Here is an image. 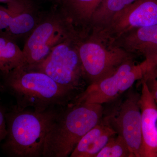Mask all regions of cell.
<instances>
[{"label": "cell", "mask_w": 157, "mask_h": 157, "mask_svg": "<svg viewBox=\"0 0 157 157\" xmlns=\"http://www.w3.org/2000/svg\"><path fill=\"white\" fill-rule=\"evenodd\" d=\"M7 4L12 17L4 33L17 42L26 39L39 24L45 11H42L31 0H12Z\"/></svg>", "instance_id": "cell-11"}, {"label": "cell", "mask_w": 157, "mask_h": 157, "mask_svg": "<svg viewBox=\"0 0 157 157\" xmlns=\"http://www.w3.org/2000/svg\"><path fill=\"white\" fill-rule=\"evenodd\" d=\"M154 66L151 62L145 59L138 64L135 63L134 59L128 60L111 75L90 84L75 101L100 104L111 102L131 88Z\"/></svg>", "instance_id": "cell-7"}, {"label": "cell", "mask_w": 157, "mask_h": 157, "mask_svg": "<svg viewBox=\"0 0 157 157\" xmlns=\"http://www.w3.org/2000/svg\"><path fill=\"white\" fill-rule=\"evenodd\" d=\"M78 48L85 79L89 85L111 75L124 62L135 57L91 33L80 37Z\"/></svg>", "instance_id": "cell-6"}, {"label": "cell", "mask_w": 157, "mask_h": 157, "mask_svg": "<svg viewBox=\"0 0 157 157\" xmlns=\"http://www.w3.org/2000/svg\"><path fill=\"white\" fill-rule=\"evenodd\" d=\"M1 73L2 87L15 98V106L21 109L42 112L65 107L78 95L58 84L45 73L25 65Z\"/></svg>", "instance_id": "cell-1"}, {"label": "cell", "mask_w": 157, "mask_h": 157, "mask_svg": "<svg viewBox=\"0 0 157 157\" xmlns=\"http://www.w3.org/2000/svg\"><path fill=\"white\" fill-rule=\"evenodd\" d=\"M141 82L139 104L141 116V157H157V104L146 84Z\"/></svg>", "instance_id": "cell-12"}, {"label": "cell", "mask_w": 157, "mask_h": 157, "mask_svg": "<svg viewBox=\"0 0 157 157\" xmlns=\"http://www.w3.org/2000/svg\"><path fill=\"white\" fill-rule=\"evenodd\" d=\"M157 24V0H137L116 14L101 29L90 33L108 42L127 31Z\"/></svg>", "instance_id": "cell-9"}, {"label": "cell", "mask_w": 157, "mask_h": 157, "mask_svg": "<svg viewBox=\"0 0 157 157\" xmlns=\"http://www.w3.org/2000/svg\"><path fill=\"white\" fill-rule=\"evenodd\" d=\"M116 135L111 127L101 121L82 137L70 156L96 157L109 139Z\"/></svg>", "instance_id": "cell-14"}, {"label": "cell", "mask_w": 157, "mask_h": 157, "mask_svg": "<svg viewBox=\"0 0 157 157\" xmlns=\"http://www.w3.org/2000/svg\"><path fill=\"white\" fill-rule=\"evenodd\" d=\"M48 1H52V2H54L57 3L58 5H59L61 3L62 0H48Z\"/></svg>", "instance_id": "cell-21"}, {"label": "cell", "mask_w": 157, "mask_h": 157, "mask_svg": "<svg viewBox=\"0 0 157 157\" xmlns=\"http://www.w3.org/2000/svg\"><path fill=\"white\" fill-rule=\"evenodd\" d=\"M140 80L146 84L157 104V64L149 69Z\"/></svg>", "instance_id": "cell-18"}, {"label": "cell", "mask_w": 157, "mask_h": 157, "mask_svg": "<svg viewBox=\"0 0 157 157\" xmlns=\"http://www.w3.org/2000/svg\"><path fill=\"white\" fill-rule=\"evenodd\" d=\"M107 43L157 64V24L130 30Z\"/></svg>", "instance_id": "cell-10"}, {"label": "cell", "mask_w": 157, "mask_h": 157, "mask_svg": "<svg viewBox=\"0 0 157 157\" xmlns=\"http://www.w3.org/2000/svg\"><path fill=\"white\" fill-rule=\"evenodd\" d=\"M96 157H132L125 141L120 135L111 137Z\"/></svg>", "instance_id": "cell-17"}, {"label": "cell", "mask_w": 157, "mask_h": 157, "mask_svg": "<svg viewBox=\"0 0 157 157\" xmlns=\"http://www.w3.org/2000/svg\"><path fill=\"white\" fill-rule=\"evenodd\" d=\"M78 36L58 6L45 11L39 24L25 40L22 51L25 65L41 63L54 47L65 40Z\"/></svg>", "instance_id": "cell-4"}, {"label": "cell", "mask_w": 157, "mask_h": 157, "mask_svg": "<svg viewBox=\"0 0 157 157\" xmlns=\"http://www.w3.org/2000/svg\"><path fill=\"white\" fill-rule=\"evenodd\" d=\"M102 0H62L59 5L64 16L81 38L90 31L93 14Z\"/></svg>", "instance_id": "cell-13"}, {"label": "cell", "mask_w": 157, "mask_h": 157, "mask_svg": "<svg viewBox=\"0 0 157 157\" xmlns=\"http://www.w3.org/2000/svg\"><path fill=\"white\" fill-rule=\"evenodd\" d=\"M12 17V11L9 7L0 6V33L8 28Z\"/></svg>", "instance_id": "cell-19"}, {"label": "cell", "mask_w": 157, "mask_h": 157, "mask_svg": "<svg viewBox=\"0 0 157 157\" xmlns=\"http://www.w3.org/2000/svg\"><path fill=\"white\" fill-rule=\"evenodd\" d=\"M102 104L72 101L59 109L45 137L42 157H67L82 137L100 123Z\"/></svg>", "instance_id": "cell-2"}, {"label": "cell", "mask_w": 157, "mask_h": 157, "mask_svg": "<svg viewBox=\"0 0 157 157\" xmlns=\"http://www.w3.org/2000/svg\"><path fill=\"white\" fill-rule=\"evenodd\" d=\"M12 0H0V3H4L8 4Z\"/></svg>", "instance_id": "cell-22"}, {"label": "cell", "mask_w": 157, "mask_h": 157, "mask_svg": "<svg viewBox=\"0 0 157 157\" xmlns=\"http://www.w3.org/2000/svg\"><path fill=\"white\" fill-rule=\"evenodd\" d=\"M60 108L39 112L14 106L6 113L7 135L3 150L11 157H42L45 137Z\"/></svg>", "instance_id": "cell-3"}, {"label": "cell", "mask_w": 157, "mask_h": 157, "mask_svg": "<svg viewBox=\"0 0 157 157\" xmlns=\"http://www.w3.org/2000/svg\"><path fill=\"white\" fill-rule=\"evenodd\" d=\"M140 97V94L134 91H129L122 102L113 107L102 120L123 138L132 157H141L142 139Z\"/></svg>", "instance_id": "cell-8"}, {"label": "cell", "mask_w": 157, "mask_h": 157, "mask_svg": "<svg viewBox=\"0 0 157 157\" xmlns=\"http://www.w3.org/2000/svg\"><path fill=\"white\" fill-rule=\"evenodd\" d=\"M137 0H102L93 14L90 33L101 29L116 14Z\"/></svg>", "instance_id": "cell-16"}, {"label": "cell", "mask_w": 157, "mask_h": 157, "mask_svg": "<svg viewBox=\"0 0 157 157\" xmlns=\"http://www.w3.org/2000/svg\"><path fill=\"white\" fill-rule=\"evenodd\" d=\"M25 64L24 55L17 42L0 33V72L6 73Z\"/></svg>", "instance_id": "cell-15"}, {"label": "cell", "mask_w": 157, "mask_h": 157, "mask_svg": "<svg viewBox=\"0 0 157 157\" xmlns=\"http://www.w3.org/2000/svg\"><path fill=\"white\" fill-rule=\"evenodd\" d=\"M80 37L76 36L69 38L54 47L41 63L25 66L45 73L58 84L79 94L77 93L86 81L78 52Z\"/></svg>", "instance_id": "cell-5"}, {"label": "cell", "mask_w": 157, "mask_h": 157, "mask_svg": "<svg viewBox=\"0 0 157 157\" xmlns=\"http://www.w3.org/2000/svg\"><path fill=\"white\" fill-rule=\"evenodd\" d=\"M6 111L0 107V143L6 139L7 135Z\"/></svg>", "instance_id": "cell-20"}]
</instances>
